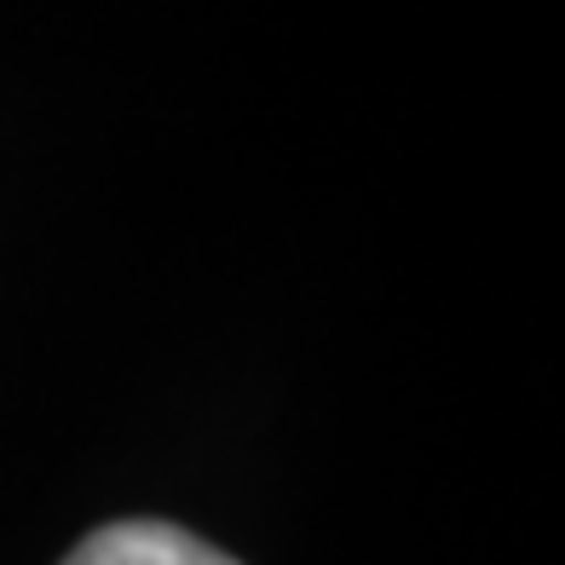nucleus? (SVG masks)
Instances as JSON below:
<instances>
[{
	"label": "nucleus",
	"instance_id": "nucleus-1",
	"mask_svg": "<svg viewBox=\"0 0 565 565\" xmlns=\"http://www.w3.org/2000/svg\"><path fill=\"white\" fill-rule=\"evenodd\" d=\"M64 565H243V559H231L225 548L202 543V536L168 520H110L87 531L64 554Z\"/></svg>",
	"mask_w": 565,
	"mask_h": 565
}]
</instances>
